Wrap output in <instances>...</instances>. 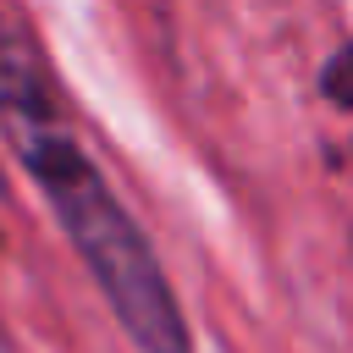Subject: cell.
<instances>
[{
	"instance_id": "6da1fadb",
	"label": "cell",
	"mask_w": 353,
	"mask_h": 353,
	"mask_svg": "<svg viewBox=\"0 0 353 353\" xmlns=\"http://www.w3.org/2000/svg\"><path fill=\"white\" fill-rule=\"evenodd\" d=\"M0 132L11 138V149L28 165V176L39 182V193L50 199L61 232L72 237L77 259L99 281L105 303L116 309V320L138 342V353H193L182 303L171 292L154 248L143 243L138 221L121 210V199L99 176V165L83 154V143L61 110V94L44 72V55L33 50V39L17 28V17L6 6H0Z\"/></svg>"
},
{
	"instance_id": "7a4b0ae2",
	"label": "cell",
	"mask_w": 353,
	"mask_h": 353,
	"mask_svg": "<svg viewBox=\"0 0 353 353\" xmlns=\"http://www.w3.org/2000/svg\"><path fill=\"white\" fill-rule=\"evenodd\" d=\"M320 88H325V99H331V105L353 110V44H342V50L325 61V72H320Z\"/></svg>"
}]
</instances>
